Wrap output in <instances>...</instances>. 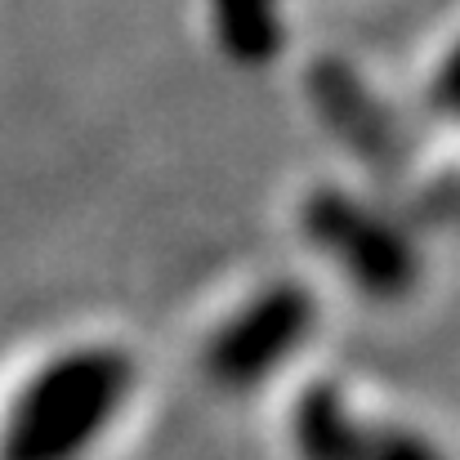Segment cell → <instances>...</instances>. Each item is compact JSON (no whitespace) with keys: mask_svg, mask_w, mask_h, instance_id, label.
<instances>
[{"mask_svg":"<svg viewBox=\"0 0 460 460\" xmlns=\"http://www.w3.org/2000/svg\"><path fill=\"white\" fill-rule=\"evenodd\" d=\"M135 389V358L81 344L27 376L0 425V460H85Z\"/></svg>","mask_w":460,"mask_h":460,"instance_id":"1","label":"cell"},{"mask_svg":"<svg viewBox=\"0 0 460 460\" xmlns=\"http://www.w3.org/2000/svg\"><path fill=\"white\" fill-rule=\"evenodd\" d=\"M300 228L313 242V251H322L371 300H398L402 291L416 287L420 260L407 233L389 215L358 201L353 192L344 188L308 192L300 206Z\"/></svg>","mask_w":460,"mask_h":460,"instance_id":"2","label":"cell"},{"mask_svg":"<svg viewBox=\"0 0 460 460\" xmlns=\"http://www.w3.org/2000/svg\"><path fill=\"white\" fill-rule=\"evenodd\" d=\"M317 322V300L300 282H273L237 305L201 349V367L210 385L228 394H251L269 376H278L308 340Z\"/></svg>","mask_w":460,"mask_h":460,"instance_id":"3","label":"cell"},{"mask_svg":"<svg viewBox=\"0 0 460 460\" xmlns=\"http://www.w3.org/2000/svg\"><path fill=\"white\" fill-rule=\"evenodd\" d=\"M308 99L313 112L331 126V135L367 161L380 179H398L407 170V135L394 112L371 94V85L344 58H313L308 63Z\"/></svg>","mask_w":460,"mask_h":460,"instance_id":"4","label":"cell"},{"mask_svg":"<svg viewBox=\"0 0 460 460\" xmlns=\"http://www.w3.org/2000/svg\"><path fill=\"white\" fill-rule=\"evenodd\" d=\"M300 460H443V452L402 425L362 420L335 385H308L296 402Z\"/></svg>","mask_w":460,"mask_h":460,"instance_id":"5","label":"cell"},{"mask_svg":"<svg viewBox=\"0 0 460 460\" xmlns=\"http://www.w3.org/2000/svg\"><path fill=\"white\" fill-rule=\"evenodd\" d=\"M210 18H215L219 49L233 63L260 67L278 58L287 45V22L278 0H210Z\"/></svg>","mask_w":460,"mask_h":460,"instance_id":"6","label":"cell"}]
</instances>
